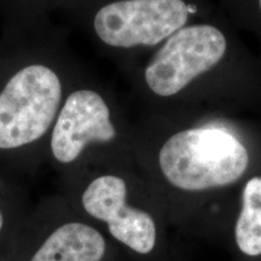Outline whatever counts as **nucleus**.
Segmentation results:
<instances>
[{"label": "nucleus", "mask_w": 261, "mask_h": 261, "mask_svg": "<svg viewBox=\"0 0 261 261\" xmlns=\"http://www.w3.org/2000/svg\"><path fill=\"white\" fill-rule=\"evenodd\" d=\"M196 11L185 0H116L97 12L94 29L110 46H154L184 27Z\"/></svg>", "instance_id": "nucleus-4"}, {"label": "nucleus", "mask_w": 261, "mask_h": 261, "mask_svg": "<svg viewBox=\"0 0 261 261\" xmlns=\"http://www.w3.org/2000/svg\"><path fill=\"white\" fill-rule=\"evenodd\" d=\"M0 261H22L21 252H19L18 243L14 249L5 254H0Z\"/></svg>", "instance_id": "nucleus-9"}, {"label": "nucleus", "mask_w": 261, "mask_h": 261, "mask_svg": "<svg viewBox=\"0 0 261 261\" xmlns=\"http://www.w3.org/2000/svg\"><path fill=\"white\" fill-rule=\"evenodd\" d=\"M79 201L85 219L102 231L120 261H185L165 220L150 208L133 203L128 180L121 175L106 173L93 178Z\"/></svg>", "instance_id": "nucleus-1"}, {"label": "nucleus", "mask_w": 261, "mask_h": 261, "mask_svg": "<svg viewBox=\"0 0 261 261\" xmlns=\"http://www.w3.org/2000/svg\"><path fill=\"white\" fill-rule=\"evenodd\" d=\"M116 130L109 108L97 92L81 90L71 93L62 108L51 137V151L62 165H70L93 142L108 143Z\"/></svg>", "instance_id": "nucleus-7"}, {"label": "nucleus", "mask_w": 261, "mask_h": 261, "mask_svg": "<svg viewBox=\"0 0 261 261\" xmlns=\"http://www.w3.org/2000/svg\"><path fill=\"white\" fill-rule=\"evenodd\" d=\"M61 81L54 70L33 64L16 73L0 93V150L41 138L56 117Z\"/></svg>", "instance_id": "nucleus-3"}, {"label": "nucleus", "mask_w": 261, "mask_h": 261, "mask_svg": "<svg viewBox=\"0 0 261 261\" xmlns=\"http://www.w3.org/2000/svg\"><path fill=\"white\" fill-rule=\"evenodd\" d=\"M259 4H260V9H261V0H259Z\"/></svg>", "instance_id": "nucleus-10"}, {"label": "nucleus", "mask_w": 261, "mask_h": 261, "mask_svg": "<svg viewBox=\"0 0 261 261\" xmlns=\"http://www.w3.org/2000/svg\"><path fill=\"white\" fill-rule=\"evenodd\" d=\"M28 224L15 220L0 204V254H5L17 246Z\"/></svg>", "instance_id": "nucleus-8"}, {"label": "nucleus", "mask_w": 261, "mask_h": 261, "mask_svg": "<svg viewBox=\"0 0 261 261\" xmlns=\"http://www.w3.org/2000/svg\"><path fill=\"white\" fill-rule=\"evenodd\" d=\"M18 247L22 261H120L102 231L85 218L28 224Z\"/></svg>", "instance_id": "nucleus-6"}, {"label": "nucleus", "mask_w": 261, "mask_h": 261, "mask_svg": "<svg viewBox=\"0 0 261 261\" xmlns=\"http://www.w3.org/2000/svg\"><path fill=\"white\" fill-rule=\"evenodd\" d=\"M226 46L225 35L213 25L182 27L167 39L146 67V84L161 97L177 94L219 63Z\"/></svg>", "instance_id": "nucleus-5"}, {"label": "nucleus", "mask_w": 261, "mask_h": 261, "mask_svg": "<svg viewBox=\"0 0 261 261\" xmlns=\"http://www.w3.org/2000/svg\"><path fill=\"white\" fill-rule=\"evenodd\" d=\"M249 152L220 128H192L166 140L158 155L163 182L185 195H204L237 184L249 168Z\"/></svg>", "instance_id": "nucleus-2"}]
</instances>
